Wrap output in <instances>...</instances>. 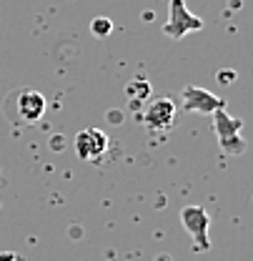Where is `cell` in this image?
Instances as JSON below:
<instances>
[{
    "instance_id": "1",
    "label": "cell",
    "mask_w": 253,
    "mask_h": 261,
    "mask_svg": "<svg viewBox=\"0 0 253 261\" xmlns=\"http://www.w3.org/2000/svg\"><path fill=\"white\" fill-rule=\"evenodd\" d=\"M48 100L40 91L33 88H15L3 100V113L15 126H35L45 116Z\"/></svg>"
},
{
    "instance_id": "2",
    "label": "cell",
    "mask_w": 253,
    "mask_h": 261,
    "mask_svg": "<svg viewBox=\"0 0 253 261\" xmlns=\"http://www.w3.org/2000/svg\"><path fill=\"white\" fill-rule=\"evenodd\" d=\"M213 128H216V138H218V146H221L223 153L238 156L246 151V141L241 138V128H243L241 118H231L221 108L213 113Z\"/></svg>"
},
{
    "instance_id": "3",
    "label": "cell",
    "mask_w": 253,
    "mask_h": 261,
    "mask_svg": "<svg viewBox=\"0 0 253 261\" xmlns=\"http://www.w3.org/2000/svg\"><path fill=\"white\" fill-rule=\"evenodd\" d=\"M201 28H203V20L186 8V0H168V23L163 25V33L168 38L181 40L188 33H195Z\"/></svg>"
},
{
    "instance_id": "4",
    "label": "cell",
    "mask_w": 253,
    "mask_h": 261,
    "mask_svg": "<svg viewBox=\"0 0 253 261\" xmlns=\"http://www.w3.org/2000/svg\"><path fill=\"white\" fill-rule=\"evenodd\" d=\"M73 146H75L78 159L93 163V161H98V159L105 156V151L110 148V138H108L100 128H83V130L75 133Z\"/></svg>"
},
{
    "instance_id": "5",
    "label": "cell",
    "mask_w": 253,
    "mask_h": 261,
    "mask_svg": "<svg viewBox=\"0 0 253 261\" xmlns=\"http://www.w3.org/2000/svg\"><path fill=\"white\" fill-rule=\"evenodd\" d=\"M181 224L188 231L190 241L198 251H208L211 241H208V228H211V219L206 214V208L201 206H186L181 211Z\"/></svg>"
},
{
    "instance_id": "6",
    "label": "cell",
    "mask_w": 253,
    "mask_h": 261,
    "mask_svg": "<svg viewBox=\"0 0 253 261\" xmlns=\"http://www.w3.org/2000/svg\"><path fill=\"white\" fill-rule=\"evenodd\" d=\"M178 106L173 98H153L143 111V126L151 130H168L176 123Z\"/></svg>"
},
{
    "instance_id": "7",
    "label": "cell",
    "mask_w": 253,
    "mask_h": 261,
    "mask_svg": "<svg viewBox=\"0 0 253 261\" xmlns=\"http://www.w3.org/2000/svg\"><path fill=\"white\" fill-rule=\"evenodd\" d=\"M181 100H183V108L186 111H195V113H206V116H213L216 111L223 108V100L216 93L201 88V86H186L183 93H181Z\"/></svg>"
},
{
    "instance_id": "8",
    "label": "cell",
    "mask_w": 253,
    "mask_h": 261,
    "mask_svg": "<svg viewBox=\"0 0 253 261\" xmlns=\"http://www.w3.org/2000/svg\"><path fill=\"white\" fill-rule=\"evenodd\" d=\"M126 96L128 100H148L151 98V83L143 78H133L126 83Z\"/></svg>"
},
{
    "instance_id": "9",
    "label": "cell",
    "mask_w": 253,
    "mask_h": 261,
    "mask_svg": "<svg viewBox=\"0 0 253 261\" xmlns=\"http://www.w3.org/2000/svg\"><path fill=\"white\" fill-rule=\"evenodd\" d=\"M110 31H113V20H108V18H95L93 23H91V33L100 35V38L110 35Z\"/></svg>"
},
{
    "instance_id": "10",
    "label": "cell",
    "mask_w": 253,
    "mask_h": 261,
    "mask_svg": "<svg viewBox=\"0 0 253 261\" xmlns=\"http://www.w3.org/2000/svg\"><path fill=\"white\" fill-rule=\"evenodd\" d=\"M0 261H23V256L15 251H0Z\"/></svg>"
},
{
    "instance_id": "11",
    "label": "cell",
    "mask_w": 253,
    "mask_h": 261,
    "mask_svg": "<svg viewBox=\"0 0 253 261\" xmlns=\"http://www.w3.org/2000/svg\"><path fill=\"white\" fill-rule=\"evenodd\" d=\"M218 78H221V83H223V86H231V83L236 81V73H228V70H223V73L218 75Z\"/></svg>"
}]
</instances>
